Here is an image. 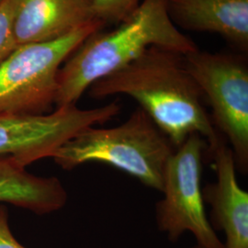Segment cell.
Instances as JSON below:
<instances>
[{
    "label": "cell",
    "instance_id": "6da1fadb",
    "mask_svg": "<svg viewBox=\"0 0 248 248\" xmlns=\"http://www.w3.org/2000/svg\"><path fill=\"white\" fill-rule=\"evenodd\" d=\"M116 95L136 100L176 148L192 133L204 138L208 150L223 138L214 128L204 108L202 90L180 53L152 46L89 88V96L96 99Z\"/></svg>",
    "mask_w": 248,
    "mask_h": 248
},
{
    "label": "cell",
    "instance_id": "7a4b0ae2",
    "mask_svg": "<svg viewBox=\"0 0 248 248\" xmlns=\"http://www.w3.org/2000/svg\"><path fill=\"white\" fill-rule=\"evenodd\" d=\"M152 46L182 55L198 50L169 18L166 0H142L114 30L90 34L59 70L56 108L76 105L91 85L124 68Z\"/></svg>",
    "mask_w": 248,
    "mask_h": 248
},
{
    "label": "cell",
    "instance_id": "3957f363",
    "mask_svg": "<svg viewBox=\"0 0 248 248\" xmlns=\"http://www.w3.org/2000/svg\"><path fill=\"white\" fill-rule=\"evenodd\" d=\"M175 150L169 137L138 107L121 125L82 130L52 157L64 170L91 162L109 165L161 192L165 169Z\"/></svg>",
    "mask_w": 248,
    "mask_h": 248
},
{
    "label": "cell",
    "instance_id": "277c9868",
    "mask_svg": "<svg viewBox=\"0 0 248 248\" xmlns=\"http://www.w3.org/2000/svg\"><path fill=\"white\" fill-rule=\"evenodd\" d=\"M104 26L94 19L57 40L18 46L0 64V114L50 113L61 64L90 34Z\"/></svg>",
    "mask_w": 248,
    "mask_h": 248
},
{
    "label": "cell",
    "instance_id": "5b68a950",
    "mask_svg": "<svg viewBox=\"0 0 248 248\" xmlns=\"http://www.w3.org/2000/svg\"><path fill=\"white\" fill-rule=\"evenodd\" d=\"M207 142L192 133L170 156L164 173L162 200L155 206V221L170 242L185 232L203 248H224L208 219L204 206L202 177Z\"/></svg>",
    "mask_w": 248,
    "mask_h": 248
},
{
    "label": "cell",
    "instance_id": "8992f818",
    "mask_svg": "<svg viewBox=\"0 0 248 248\" xmlns=\"http://www.w3.org/2000/svg\"><path fill=\"white\" fill-rule=\"evenodd\" d=\"M185 66L212 108L216 131L230 143L236 169L248 170V66L237 55L199 49L183 55Z\"/></svg>",
    "mask_w": 248,
    "mask_h": 248
},
{
    "label": "cell",
    "instance_id": "52a82bcc",
    "mask_svg": "<svg viewBox=\"0 0 248 248\" xmlns=\"http://www.w3.org/2000/svg\"><path fill=\"white\" fill-rule=\"evenodd\" d=\"M121 109L116 99L91 109L72 105L42 115L0 114V156H11L24 167L52 157L64 142L82 130L106 124Z\"/></svg>",
    "mask_w": 248,
    "mask_h": 248
},
{
    "label": "cell",
    "instance_id": "ba28073f",
    "mask_svg": "<svg viewBox=\"0 0 248 248\" xmlns=\"http://www.w3.org/2000/svg\"><path fill=\"white\" fill-rule=\"evenodd\" d=\"M209 151L217 179L202 188L204 202L211 205L210 222L223 231L224 248H248V193L238 184L233 153L222 138Z\"/></svg>",
    "mask_w": 248,
    "mask_h": 248
},
{
    "label": "cell",
    "instance_id": "9c48e42d",
    "mask_svg": "<svg viewBox=\"0 0 248 248\" xmlns=\"http://www.w3.org/2000/svg\"><path fill=\"white\" fill-rule=\"evenodd\" d=\"M92 20L91 0H15L13 31L18 47L57 40Z\"/></svg>",
    "mask_w": 248,
    "mask_h": 248
},
{
    "label": "cell",
    "instance_id": "30bf717a",
    "mask_svg": "<svg viewBox=\"0 0 248 248\" xmlns=\"http://www.w3.org/2000/svg\"><path fill=\"white\" fill-rule=\"evenodd\" d=\"M169 18L185 30L217 33L248 50V0H166Z\"/></svg>",
    "mask_w": 248,
    "mask_h": 248
},
{
    "label": "cell",
    "instance_id": "8fae6325",
    "mask_svg": "<svg viewBox=\"0 0 248 248\" xmlns=\"http://www.w3.org/2000/svg\"><path fill=\"white\" fill-rule=\"evenodd\" d=\"M11 156H0V202L44 215L61 210L67 192L55 177H37Z\"/></svg>",
    "mask_w": 248,
    "mask_h": 248
},
{
    "label": "cell",
    "instance_id": "7c38bea8",
    "mask_svg": "<svg viewBox=\"0 0 248 248\" xmlns=\"http://www.w3.org/2000/svg\"><path fill=\"white\" fill-rule=\"evenodd\" d=\"M141 0H91V15L104 25L120 24L139 7Z\"/></svg>",
    "mask_w": 248,
    "mask_h": 248
},
{
    "label": "cell",
    "instance_id": "4fadbf2b",
    "mask_svg": "<svg viewBox=\"0 0 248 248\" xmlns=\"http://www.w3.org/2000/svg\"><path fill=\"white\" fill-rule=\"evenodd\" d=\"M14 11L15 0H4L0 6V64L18 48L13 31Z\"/></svg>",
    "mask_w": 248,
    "mask_h": 248
},
{
    "label": "cell",
    "instance_id": "5bb4252c",
    "mask_svg": "<svg viewBox=\"0 0 248 248\" xmlns=\"http://www.w3.org/2000/svg\"><path fill=\"white\" fill-rule=\"evenodd\" d=\"M0 248H26L13 236L9 224L8 210L0 206Z\"/></svg>",
    "mask_w": 248,
    "mask_h": 248
},
{
    "label": "cell",
    "instance_id": "9a60e30c",
    "mask_svg": "<svg viewBox=\"0 0 248 248\" xmlns=\"http://www.w3.org/2000/svg\"><path fill=\"white\" fill-rule=\"evenodd\" d=\"M202 248V247H200V246H198V245H195V246H193V247H191V248Z\"/></svg>",
    "mask_w": 248,
    "mask_h": 248
},
{
    "label": "cell",
    "instance_id": "2e32d148",
    "mask_svg": "<svg viewBox=\"0 0 248 248\" xmlns=\"http://www.w3.org/2000/svg\"><path fill=\"white\" fill-rule=\"evenodd\" d=\"M3 1H4V0H0V6H1V4L3 3Z\"/></svg>",
    "mask_w": 248,
    "mask_h": 248
}]
</instances>
